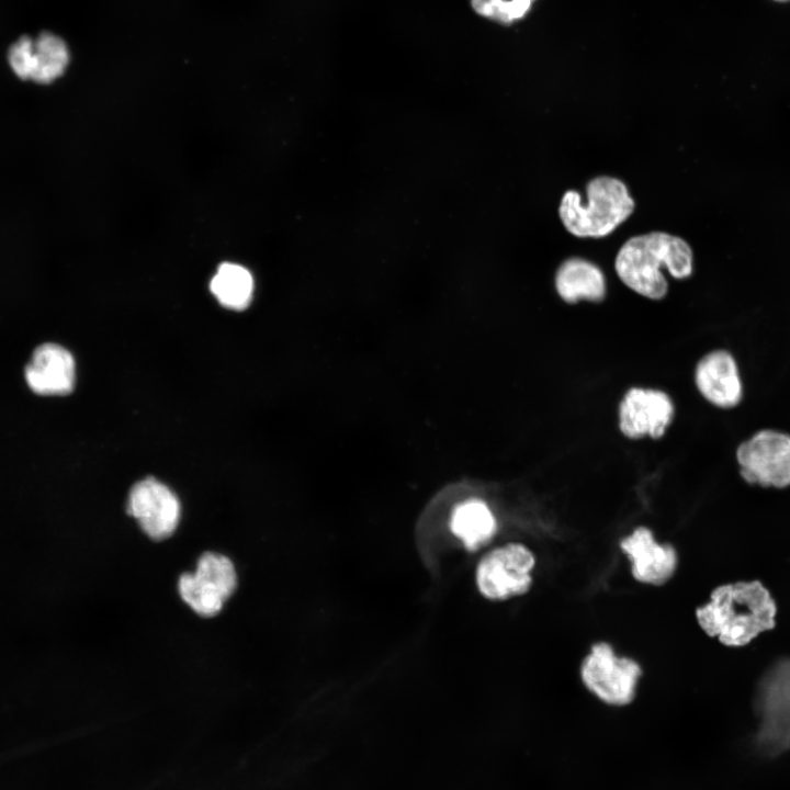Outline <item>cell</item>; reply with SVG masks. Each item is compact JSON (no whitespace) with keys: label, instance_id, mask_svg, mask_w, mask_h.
<instances>
[{"label":"cell","instance_id":"ac0fdd59","mask_svg":"<svg viewBox=\"0 0 790 790\" xmlns=\"http://www.w3.org/2000/svg\"><path fill=\"white\" fill-rule=\"evenodd\" d=\"M534 0H471L474 11L487 19L510 24L523 18Z\"/></svg>","mask_w":790,"mask_h":790},{"label":"cell","instance_id":"4fadbf2b","mask_svg":"<svg viewBox=\"0 0 790 790\" xmlns=\"http://www.w3.org/2000/svg\"><path fill=\"white\" fill-rule=\"evenodd\" d=\"M76 365L71 353L56 343L35 349L25 369L29 386L42 395H64L72 391Z\"/></svg>","mask_w":790,"mask_h":790},{"label":"cell","instance_id":"5bb4252c","mask_svg":"<svg viewBox=\"0 0 790 790\" xmlns=\"http://www.w3.org/2000/svg\"><path fill=\"white\" fill-rule=\"evenodd\" d=\"M695 383L711 404L731 408L742 397V384L733 357L724 350L709 352L696 365Z\"/></svg>","mask_w":790,"mask_h":790},{"label":"cell","instance_id":"5b68a950","mask_svg":"<svg viewBox=\"0 0 790 790\" xmlns=\"http://www.w3.org/2000/svg\"><path fill=\"white\" fill-rule=\"evenodd\" d=\"M755 709L757 744L770 754L790 751V658L766 669L756 688Z\"/></svg>","mask_w":790,"mask_h":790},{"label":"cell","instance_id":"52a82bcc","mask_svg":"<svg viewBox=\"0 0 790 790\" xmlns=\"http://www.w3.org/2000/svg\"><path fill=\"white\" fill-rule=\"evenodd\" d=\"M237 586L233 562L215 552L203 553L194 573H184L178 580L181 599L199 616L213 617L224 607Z\"/></svg>","mask_w":790,"mask_h":790},{"label":"cell","instance_id":"ba28073f","mask_svg":"<svg viewBox=\"0 0 790 790\" xmlns=\"http://www.w3.org/2000/svg\"><path fill=\"white\" fill-rule=\"evenodd\" d=\"M742 477L749 484L783 488L790 485V437L764 430L737 449Z\"/></svg>","mask_w":790,"mask_h":790},{"label":"cell","instance_id":"6da1fadb","mask_svg":"<svg viewBox=\"0 0 790 790\" xmlns=\"http://www.w3.org/2000/svg\"><path fill=\"white\" fill-rule=\"evenodd\" d=\"M695 613L708 636L725 646L741 647L775 628L777 605L760 582H737L715 587L709 601Z\"/></svg>","mask_w":790,"mask_h":790},{"label":"cell","instance_id":"2e32d148","mask_svg":"<svg viewBox=\"0 0 790 790\" xmlns=\"http://www.w3.org/2000/svg\"><path fill=\"white\" fill-rule=\"evenodd\" d=\"M451 530L470 551L487 544L497 531L490 508L479 499L460 504L451 516Z\"/></svg>","mask_w":790,"mask_h":790},{"label":"cell","instance_id":"3957f363","mask_svg":"<svg viewBox=\"0 0 790 790\" xmlns=\"http://www.w3.org/2000/svg\"><path fill=\"white\" fill-rule=\"evenodd\" d=\"M587 201L575 190L562 196L558 215L568 233L579 238H602L633 213L635 202L623 181L598 176L586 184Z\"/></svg>","mask_w":790,"mask_h":790},{"label":"cell","instance_id":"7c38bea8","mask_svg":"<svg viewBox=\"0 0 790 790\" xmlns=\"http://www.w3.org/2000/svg\"><path fill=\"white\" fill-rule=\"evenodd\" d=\"M630 562L633 579L640 584L659 587L667 584L678 568V552L672 543L657 542L653 531L639 526L619 542Z\"/></svg>","mask_w":790,"mask_h":790},{"label":"cell","instance_id":"30bf717a","mask_svg":"<svg viewBox=\"0 0 790 790\" xmlns=\"http://www.w3.org/2000/svg\"><path fill=\"white\" fill-rule=\"evenodd\" d=\"M674 417L673 399L658 388L631 387L619 403L618 426L628 439H661Z\"/></svg>","mask_w":790,"mask_h":790},{"label":"cell","instance_id":"9c48e42d","mask_svg":"<svg viewBox=\"0 0 790 790\" xmlns=\"http://www.w3.org/2000/svg\"><path fill=\"white\" fill-rule=\"evenodd\" d=\"M70 60L65 41L50 32H43L35 38L22 36L8 53V63L13 74L22 80L37 84H49L60 78Z\"/></svg>","mask_w":790,"mask_h":790},{"label":"cell","instance_id":"e0dca14e","mask_svg":"<svg viewBox=\"0 0 790 790\" xmlns=\"http://www.w3.org/2000/svg\"><path fill=\"white\" fill-rule=\"evenodd\" d=\"M210 289L223 306L239 311L251 301L253 279L242 266L225 262L212 278Z\"/></svg>","mask_w":790,"mask_h":790},{"label":"cell","instance_id":"8992f818","mask_svg":"<svg viewBox=\"0 0 790 790\" xmlns=\"http://www.w3.org/2000/svg\"><path fill=\"white\" fill-rule=\"evenodd\" d=\"M537 565L533 551L519 542L506 543L485 554L476 568V584L489 600L526 595L532 587Z\"/></svg>","mask_w":790,"mask_h":790},{"label":"cell","instance_id":"8fae6325","mask_svg":"<svg viewBox=\"0 0 790 790\" xmlns=\"http://www.w3.org/2000/svg\"><path fill=\"white\" fill-rule=\"evenodd\" d=\"M126 508L145 534L155 541L172 535L181 516L177 495L153 477L144 478L132 487Z\"/></svg>","mask_w":790,"mask_h":790},{"label":"cell","instance_id":"9a60e30c","mask_svg":"<svg viewBox=\"0 0 790 790\" xmlns=\"http://www.w3.org/2000/svg\"><path fill=\"white\" fill-rule=\"evenodd\" d=\"M554 285L558 296L567 304L580 301L600 303L607 294V281L601 268L582 257H569L558 266Z\"/></svg>","mask_w":790,"mask_h":790},{"label":"cell","instance_id":"277c9868","mask_svg":"<svg viewBox=\"0 0 790 790\" xmlns=\"http://www.w3.org/2000/svg\"><path fill=\"white\" fill-rule=\"evenodd\" d=\"M642 676L637 661L619 655L606 641L591 644L579 665V678L586 690L611 707L632 703Z\"/></svg>","mask_w":790,"mask_h":790},{"label":"cell","instance_id":"7a4b0ae2","mask_svg":"<svg viewBox=\"0 0 790 790\" xmlns=\"http://www.w3.org/2000/svg\"><path fill=\"white\" fill-rule=\"evenodd\" d=\"M663 268L677 280L691 276L693 252L684 238L665 232L633 236L620 247L614 259L621 282L653 301L663 300L668 292Z\"/></svg>","mask_w":790,"mask_h":790}]
</instances>
